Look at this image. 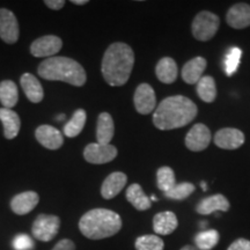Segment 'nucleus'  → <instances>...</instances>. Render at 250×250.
<instances>
[{
  "label": "nucleus",
  "instance_id": "nucleus-1",
  "mask_svg": "<svg viewBox=\"0 0 250 250\" xmlns=\"http://www.w3.org/2000/svg\"><path fill=\"white\" fill-rule=\"evenodd\" d=\"M197 116V105L182 95L169 96L160 102L153 115V123L160 130L179 129Z\"/></svg>",
  "mask_w": 250,
  "mask_h": 250
},
{
  "label": "nucleus",
  "instance_id": "nucleus-2",
  "mask_svg": "<svg viewBox=\"0 0 250 250\" xmlns=\"http://www.w3.org/2000/svg\"><path fill=\"white\" fill-rule=\"evenodd\" d=\"M134 65V54L129 45L122 42L112 43L104 52L101 71L105 83L112 87L127 83Z\"/></svg>",
  "mask_w": 250,
  "mask_h": 250
},
{
  "label": "nucleus",
  "instance_id": "nucleus-3",
  "mask_svg": "<svg viewBox=\"0 0 250 250\" xmlns=\"http://www.w3.org/2000/svg\"><path fill=\"white\" fill-rule=\"evenodd\" d=\"M122 228V219L108 208H93L79 220V229L89 240H102L117 234Z\"/></svg>",
  "mask_w": 250,
  "mask_h": 250
},
{
  "label": "nucleus",
  "instance_id": "nucleus-4",
  "mask_svg": "<svg viewBox=\"0 0 250 250\" xmlns=\"http://www.w3.org/2000/svg\"><path fill=\"white\" fill-rule=\"evenodd\" d=\"M39 76L50 81H64L72 86L81 87L86 83L87 74L83 67L74 59L51 57L40 64Z\"/></svg>",
  "mask_w": 250,
  "mask_h": 250
},
{
  "label": "nucleus",
  "instance_id": "nucleus-5",
  "mask_svg": "<svg viewBox=\"0 0 250 250\" xmlns=\"http://www.w3.org/2000/svg\"><path fill=\"white\" fill-rule=\"evenodd\" d=\"M220 19L211 12H201L192 22V35L196 40L206 42L211 40L219 29Z\"/></svg>",
  "mask_w": 250,
  "mask_h": 250
},
{
  "label": "nucleus",
  "instance_id": "nucleus-6",
  "mask_svg": "<svg viewBox=\"0 0 250 250\" xmlns=\"http://www.w3.org/2000/svg\"><path fill=\"white\" fill-rule=\"evenodd\" d=\"M59 227H61V219L57 215L40 214L34 220L31 233L39 241L49 242L57 235Z\"/></svg>",
  "mask_w": 250,
  "mask_h": 250
},
{
  "label": "nucleus",
  "instance_id": "nucleus-7",
  "mask_svg": "<svg viewBox=\"0 0 250 250\" xmlns=\"http://www.w3.org/2000/svg\"><path fill=\"white\" fill-rule=\"evenodd\" d=\"M117 156V148L111 144L102 145V144L92 143L85 147L83 158L87 162L93 165L108 164Z\"/></svg>",
  "mask_w": 250,
  "mask_h": 250
},
{
  "label": "nucleus",
  "instance_id": "nucleus-8",
  "mask_svg": "<svg viewBox=\"0 0 250 250\" xmlns=\"http://www.w3.org/2000/svg\"><path fill=\"white\" fill-rule=\"evenodd\" d=\"M62 46V40L58 36L46 35L37 39L31 43L30 54L34 57H55L56 54L61 51Z\"/></svg>",
  "mask_w": 250,
  "mask_h": 250
},
{
  "label": "nucleus",
  "instance_id": "nucleus-9",
  "mask_svg": "<svg viewBox=\"0 0 250 250\" xmlns=\"http://www.w3.org/2000/svg\"><path fill=\"white\" fill-rule=\"evenodd\" d=\"M211 131L204 124H195L186 137V146L190 151L201 152L210 145Z\"/></svg>",
  "mask_w": 250,
  "mask_h": 250
},
{
  "label": "nucleus",
  "instance_id": "nucleus-10",
  "mask_svg": "<svg viewBox=\"0 0 250 250\" xmlns=\"http://www.w3.org/2000/svg\"><path fill=\"white\" fill-rule=\"evenodd\" d=\"M0 39L7 44H14L19 40L18 20L7 8H0Z\"/></svg>",
  "mask_w": 250,
  "mask_h": 250
},
{
  "label": "nucleus",
  "instance_id": "nucleus-11",
  "mask_svg": "<svg viewBox=\"0 0 250 250\" xmlns=\"http://www.w3.org/2000/svg\"><path fill=\"white\" fill-rule=\"evenodd\" d=\"M134 108L142 115H148L156 108L154 89L148 83H142L137 87L133 96Z\"/></svg>",
  "mask_w": 250,
  "mask_h": 250
},
{
  "label": "nucleus",
  "instance_id": "nucleus-12",
  "mask_svg": "<svg viewBox=\"0 0 250 250\" xmlns=\"http://www.w3.org/2000/svg\"><path fill=\"white\" fill-rule=\"evenodd\" d=\"M35 137L43 147L48 149H58L64 144V137L61 131L51 125H40L35 131Z\"/></svg>",
  "mask_w": 250,
  "mask_h": 250
},
{
  "label": "nucleus",
  "instance_id": "nucleus-13",
  "mask_svg": "<svg viewBox=\"0 0 250 250\" xmlns=\"http://www.w3.org/2000/svg\"><path fill=\"white\" fill-rule=\"evenodd\" d=\"M214 144L223 149H236L245 144V134L237 129L225 127L215 133Z\"/></svg>",
  "mask_w": 250,
  "mask_h": 250
},
{
  "label": "nucleus",
  "instance_id": "nucleus-14",
  "mask_svg": "<svg viewBox=\"0 0 250 250\" xmlns=\"http://www.w3.org/2000/svg\"><path fill=\"white\" fill-rule=\"evenodd\" d=\"M40 197L35 191H24L18 193L11 201V208L15 214L24 215L36 208Z\"/></svg>",
  "mask_w": 250,
  "mask_h": 250
},
{
  "label": "nucleus",
  "instance_id": "nucleus-15",
  "mask_svg": "<svg viewBox=\"0 0 250 250\" xmlns=\"http://www.w3.org/2000/svg\"><path fill=\"white\" fill-rule=\"evenodd\" d=\"M227 23L235 29H243L250 26V5L236 4L229 8L226 15Z\"/></svg>",
  "mask_w": 250,
  "mask_h": 250
},
{
  "label": "nucleus",
  "instance_id": "nucleus-16",
  "mask_svg": "<svg viewBox=\"0 0 250 250\" xmlns=\"http://www.w3.org/2000/svg\"><path fill=\"white\" fill-rule=\"evenodd\" d=\"M127 182V176L122 171L111 173L104 180L101 187V196L104 199H111L116 197L124 189Z\"/></svg>",
  "mask_w": 250,
  "mask_h": 250
},
{
  "label": "nucleus",
  "instance_id": "nucleus-17",
  "mask_svg": "<svg viewBox=\"0 0 250 250\" xmlns=\"http://www.w3.org/2000/svg\"><path fill=\"white\" fill-rule=\"evenodd\" d=\"M229 202H228L226 197L218 193V195L206 197V198L202 199L197 205L196 211L197 213L202 215H208L217 211L227 212L229 210Z\"/></svg>",
  "mask_w": 250,
  "mask_h": 250
},
{
  "label": "nucleus",
  "instance_id": "nucleus-18",
  "mask_svg": "<svg viewBox=\"0 0 250 250\" xmlns=\"http://www.w3.org/2000/svg\"><path fill=\"white\" fill-rule=\"evenodd\" d=\"M179 221L174 212L165 211L153 218V229L158 235H169L177 228Z\"/></svg>",
  "mask_w": 250,
  "mask_h": 250
},
{
  "label": "nucleus",
  "instance_id": "nucleus-19",
  "mask_svg": "<svg viewBox=\"0 0 250 250\" xmlns=\"http://www.w3.org/2000/svg\"><path fill=\"white\" fill-rule=\"evenodd\" d=\"M21 87H22L27 99L33 103H39L44 98L43 87L41 85L39 79L30 73H24L20 79Z\"/></svg>",
  "mask_w": 250,
  "mask_h": 250
},
{
  "label": "nucleus",
  "instance_id": "nucleus-20",
  "mask_svg": "<svg viewBox=\"0 0 250 250\" xmlns=\"http://www.w3.org/2000/svg\"><path fill=\"white\" fill-rule=\"evenodd\" d=\"M206 68V61L202 57H196L187 62L182 70V79L189 85H195L203 78Z\"/></svg>",
  "mask_w": 250,
  "mask_h": 250
},
{
  "label": "nucleus",
  "instance_id": "nucleus-21",
  "mask_svg": "<svg viewBox=\"0 0 250 250\" xmlns=\"http://www.w3.org/2000/svg\"><path fill=\"white\" fill-rule=\"evenodd\" d=\"M0 121L4 125L6 139H14L20 132L21 121L17 112L7 108H0Z\"/></svg>",
  "mask_w": 250,
  "mask_h": 250
},
{
  "label": "nucleus",
  "instance_id": "nucleus-22",
  "mask_svg": "<svg viewBox=\"0 0 250 250\" xmlns=\"http://www.w3.org/2000/svg\"><path fill=\"white\" fill-rule=\"evenodd\" d=\"M115 125L110 114L102 112L98 117V124H96V140L98 144L107 145L114 138Z\"/></svg>",
  "mask_w": 250,
  "mask_h": 250
},
{
  "label": "nucleus",
  "instance_id": "nucleus-23",
  "mask_svg": "<svg viewBox=\"0 0 250 250\" xmlns=\"http://www.w3.org/2000/svg\"><path fill=\"white\" fill-rule=\"evenodd\" d=\"M126 199L138 211H146L151 208V199L145 195L143 188L138 183L131 184L127 188Z\"/></svg>",
  "mask_w": 250,
  "mask_h": 250
},
{
  "label": "nucleus",
  "instance_id": "nucleus-24",
  "mask_svg": "<svg viewBox=\"0 0 250 250\" xmlns=\"http://www.w3.org/2000/svg\"><path fill=\"white\" fill-rule=\"evenodd\" d=\"M158 79L164 83H173L177 78V65L173 58L165 57L159 61L155 67Z\"/></svg>",
  "mask_w": 250,
  "mask_h": 250
},
{
  "label": "nucleus",
  "instance_id": "nucleus-25",
  "mask_svg": "<svg viewBox=\"0 0 250 250\" xmlns=\"http://www.w3.org/2000/svg\"><path fill=\"white\" fill-rule=\"evenodd\" d=\"M19 101V90L17 83L12 80H4L0 83V102L4 108L12 109Z\"/></svg>",
  "mask_w": 250,
  "mask_h": 250
},
{
  "label": "nucleus",
  "instance_id": "nucleus-26",
  "mask_svg": "<svg viewBox=\"0 0 250 250\" xmlns=\"http://www.w3.org/2000/svg\"><path fill=\"white\" fill-rule=\"evenodd\" d=\"M86 118V111L83 110V109H77L71 120L64 125L65 136L68 137V138H74V137L79 136L81 131L85 127Z\"/></svg>",
  "mask_w": 250,
  "mask_h": 250
},
{
  "label": "nucleus",
  "instance_id": "nucleus-27",
  "mask_svg": "<svg viewBox=\"0 0 250 250\" xmlns=\"http://www.w3.org/2000/svg\"><path fill=\"white\" fill-rule=\"evenodd\" d=\"M197 94L204 102L211 103L217 98V88H215L214 79L212 77H203L197 83Z\"/></svg>",
  "mask_w": 250,
  "mask_h": 250
},
{
  "label": "nucleus",
  "instance_id": "nucleus-28",
  "mask_svg": "<svg viewBox=\"0 0 250 250\" xmlns=\"http://www.w3.org/2000/svg\"><path fill=\"white\" fill-rule=\"evenodd\" d=\"M219 242V233L215 229L203 230L195 237V247L198 250H211Z\"/></svg>",
  "mask_w": 250,
  "mask_h": 250
},
{
  "label": "nucleus",
  "instance_id": "nucleus-29",
  "mask_svg": "<svg viewBox=\"0 0 250 250\" xmlns=\"http://www.w3.org/2000/svg\"><path fill=\"white\" fill-rule=\"evenodd\" d=\"M156 180H158V188L161 191L167 192L171 188L176 186L175 174L170 167H161L156 171Z\"/></svg>",
  "mask_w": 250,
  "mask_h": 250
},
{
  "label": "nucleus",
  "instance_id": "nucleus-30",
  "mask_svg": "<svg viewBox=\"0 0 250 250\" xmlns=\"http://www.w3.org/2000/svg\"><path fill=\"white\" fill-rule=\"evenodd\" d=\"M241 57H242V50L236 48L229 49V51L227 52L226 56H225V61H224V66H225V72L228 77L233 76L235 73L237 67H239L240 62H241Z\"/></svg>",
  "mask_w": 250,
  "mask_h": 250
},
{
  "label": "nucleus",
  "instance_id": "nucleus-31",
  "mask_svg": "<svg viewBox=\"0 0 250 250\" xmlns=\"http://www.w3.org/2000/svg\"><path fill=\"white\" fill-rule=\"evenodd\" d=\"M136 250H164L165 243L158 235L139 236L134 243Z\"/></svg>",
  "mask_w": 250,
  "mask_h": 250
},
{
  "label": "nucleus",
  "instance_id": "nucleus-32",
  "mask_svg": "<svg viewBox=\"0 0 250 250\" xmlns=\"http://www.w3.org/2000/svg\"><path fill=\"white\" fill-rule=\"evenodd\" d=\"M193 191H195V186L192 183L183 182L176 184L169 191L165 192V196L169 199H174V201H182V199L188 198Z\"/></svg>",
  "mask_w": 250,
  "mask_h": 250
},
{
  "label": "nucleus",
  "instance_id": "nucleus-33",
  "mask_svg": "<svg viewBox=\"0 0 250 250\" xmlns=\"http://www.w3.org/2000/svg\"><path fill=\"white\" fill-rule=\"evenodd\" d=\"M12 246H13L14 250H33L35 247L34 240L27 234H18L13 239Z\"/></svg>",
  "mask_w": 250,
  "mask_h": 250
},
{
  "label": "nucleus",
  "instance_id": "nucleus-34",
  "mask_svg": "<svg viewBox=\"0 0 250 250\" xmlns=\"http://www.w3.org/2000/svg\"><path fill=\"white\" fill-rule=\"evenodd\" d=\"M227 250H250V241L247 239H237Z\"/></svg>",
  "mask_w": 250,
  "mask_h": 250
},
{
  "label": "nucleus",
  "instance_id": "nucleus-35",
  "mask_svg": "<svg viewBox=\"0 0 250 250\" xmlns=\"http://www.w3.org/2000/svg\"><path fill=\"white\" fill-rule=\"evenodd\" d=\"M52 250H76V245L70 239H62L52 248Z\"/></svg>",
  "mask_w": 250,
  "mask_h": 250
},
{
  "label": "nucleus",
  "instance_id": "nucleus-36",
  "mask_svg": "<svg viewBox=\"0 0 250 250\" xmlns=\"http://www.w3.org/2000/svg\"><path fill=\"white\" fill-rule=\"evenodd\" d=\"M44 4L48 6L49 8L55 9V11H58V9H62L64 7L65 1L64 0H45Z\"/></svg>",
  "mask_w": 250,
  "mask_h": 250
},
{
  "label": "nucleus",
  "instance_id": "nucleus-37",
  "mask_svg": "<svg viewBox=\"0 0 250 250\" xmlns=\"http://www.w3.org/2000/svg\"><path fill=\"white\" fill-rule=\"evenodd\" d=\"M87 2V0H72V4L74 5H85Z\"/></svg>",
  "mask_w": 250,
  "mask_h": 250
},
{
  "label": "nucleus",
  "instance_id": "nucleus-38",
  "mask_svg": "<svg viewBox=\"0 0 250 250\" xmlns=\"http://www.w3.org/2000/svg\"><path fill=\"white\" fill-rule=\"evenodd\" d=\"M181 250H198L195 246H184Z\"/></svg>",
  "mask_w": 250,
  "mask_h": 250
},
{
  "label": "nucleus",
  "instance_id": "nucleus-39",
  "mask_svg": "<svg viewBox=\"0 0 250 250\" xmlns=\"http://www.w3.org/2000/svg\"><path fill=\"white\" fill-rule=\"evenodd\" d=\"M65 120V115L64 114H61V115H58V117H57V121H59V122H62Z\"/></svg>",
  "mask_w": 250,
  "mask_h": 250
},
{
  "label": "nucleus",
  "instance_id": "nucleus-40",
  "mask_svg": "<svg viewBox=\"0 0 250 250\" xmlns=\"http://www.w3.org/2000/svg\"><path fill=\"white\" fill-rule=\"evenodd\" d=\"M201 187L203 188V189H204V191H205L206 189H208V187H206V183H204V182H202V183H201Z\"/></svg>",
  "mask_w": 250,
  "mask_h": 250
},
{
  "label": "nucleus",
  "instance_id": "nucleus-41",
  "mask_svg": "<svg viewBox=\"0 0 250 250\" xmlns=\"http://www.w3.org/2000/svg\"><path fill=\"white\" fill-rule=\"evenodd\" d=\"M149 199H151V201H153V202L158 201V199H156V198H155V196H152V197H151V198H149Z\"/></svg>",
  "mask_w": 250,
  "mask_h": 250
}]
</instances>
